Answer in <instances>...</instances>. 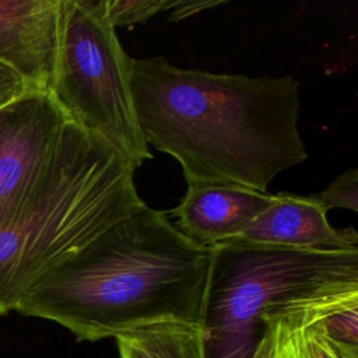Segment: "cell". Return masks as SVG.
<instances>
[{"label":"cell","mask_w":358,"mask_h":358,"mask_svg":"<svg viewBox=\"0 0 358 358\" xmlns=\"http://www.w3.org/2000/svg\"><path fill=\"white\" fill-rule=\"evenodd\" d=\"M131 96L145 143L173 157L186 182H231L267 192L308 157L292 76L246 77L130 57Z\"/></svg>","instance_id":"obj_1"},{"label":"cell","mask_w":358,"mask_h":358,"mask_svg":"<svg viewBox=\"0 0 358 358\" xmlns=\"http://www.w3.org/2000/svg\"><path fill=\"white\" fill-rule=\"evenodd\" d=\"M211 250L141 201L73 257L43 275L15 306L98 341L162 322L201 323Z\"/></svg>","instance_id":"obj_2"},{"label":"cell","mask_w":358,"mask_h":358,"mask_svg":"<svg viewBox=\"0 0 358 358\" xmlns=\"http://www.w3.org/2000/svg\"><path fill=\"white\" fill-rule=\"evenodd\" d=\"M134 165L67 122L35 187L0 225V315L143 200Z\"/></svg>","instance_id":"obj_3"},{"label":"cell","mask_w":358,"mask_h":358,"mask_svg":"<svg viewBox=\"0 0 358 358\" xmlns=\"http://www.w3.org/2000/svg\"><path fill=\"white\" fill-rule=\"evenodd\" d=\"M204 358H249L262 320L291 302L358 285V249L302 250L231 238L210 248Z\"/></svg>","instance_id":"obj_4"},{"label":"cell","mask_w":358,"mask_h":358,"mask_svg":"<svg viewBox=\"0 0 358 358\" xmlns=\"http://www.w3.org/2000/svg\"><path fill=\"white\" fill-rule=\"evenodd\" d=\"M130 78V57L106 0H62L49 95L69 122L138 168L152 154L138 126Z\"/></svg>","instance_id":"obj_5"},{"label":"cell","mask_w":358,"mask_h":358,"mask_svg":"<svg viewBox=\"0 0 358 358\" xmlns=\"http://www.w3.org/2000/svg\"><path fill=\"white\" fill-rule=\"evenodd\" d=\"M67 122L46 92L29 91L0 108V225L41 179Z\"/></svg>","instance_id":"obj_6"},{"label":"cell","mask_w":358,"mask_h":358,"mask_svg":"<svg viewBox=\"0 0 358 358\" xmlns=\"http://www.w3.org/2000/svg\"><path fill=\"white\" fill-rule=\"evenodd\" d=\"M358 296V285L330 289L284 305L262 320V334L249 358H358V344L331 331L329 315Z\"/></svg>","instance_id":"obj_7"},{"label":"cell","mask_w":358,"mask_h":358,"mask_svg":"<svg viewBox=\"0 0 358 358\" xmlns=\"http://www.w3.org/2000/svg\"><path fill=\"white\" fill-rule=\"evenodd\" d=\"M62 0H0V62L31 91L49 94L59 39Z\"/></svg>","instance_id":"obj_8"},{"label":"cell","mask_w":358,"mask_h":358,"mask_svg":"<svg viewBox=\"0 0 358 358\" xmlns=\"http://www.w3.org/2000/svg\"><path fill=\"white\" fill-rule=\"evenodd\" d=\"M274 200V194L231 182H189L171 211L176 228L200 246L211 248L239 236Z\"/></svg>","instance_id":"obj_9"},{"label":"cell","mask_w":358,"mask_h":358,"mask_svg":"<svg viewBox=\"0 0 358 358\" xmlns=\"http://www.w3.org/2000/svg\"><path fill=\"white\" fill-rule=\"evenodd\" d=\"M238 238L302 250L358 249V234L354 228H333L327 213L317 203L308 196L287 192L274 194L273 203Z\"/></svg>","instance_id":"obj_10"},{"label":"cell","mask_w":358,"mask_h":358,"mask_svg":"<svg viewBox=\"0 0 358 358\" xmlns=\"http://www.w3.org/2000/svg\"><path fill=\"white\" fill-rule=\"evenodd\" d=\"M120 358H204L199 324L162 322L115 337Z\"/></svg>","instance_id":"obj_11"},{"label":"cell","mask_w":358,"mask_h":358,"mask_svg":"<svg viewBox=\"0 0 358 358\" xmlns=\"http://www.w3.org/2000/svg\"><path fill=\"white\" fill-rule=\"evenodd\" d=\"M326 213L331 208L358 211V169L350 168L340 173L327 187L308 196Z\"/></svg>","instance_id":"obj_12"},{"label":"cell","mask_w":358,"mask_h":358,"mask_svg":"<svg viewBox=\"0 0 358 358\" xmlns=\"http://www.w3.org/2000/svg\"><path fill=\"white\" fill-rule=\"evenodd\" d=\"M169 0H106L108 14L113 27H133L147 22L161 11H169Z\"/></svg>","instance_id":"obj_13"},{"label":"cell","mask_w":358,"mask_h":358,"mask_svg":"<svg viewBox=\"0 0 358 358\" xmlns=\"http://www.w3.org/2000/svg\"><path fill=\"white\" fill-rule=\"evenodd\" d=\"M29 91L28 84L17 71L0 62V108Z\"/></svg>","instance_id":"obj_14"},{"label":"cell","mask_w":358,"mask_h":358,"mask_svg":"<svg viewBox=\"0 0 358 358\" xmlns=\"http://www.w3.org/2000/svg\"><path fill=\"white\" fill-rule=\"evenodd\" d=\"M225 1H214V0H173V4L169 10V21H180L190 15H194L203 10L213 8L224 4Z\"/></svg>","instance_id":"obj_15"}]
</instances>
